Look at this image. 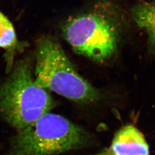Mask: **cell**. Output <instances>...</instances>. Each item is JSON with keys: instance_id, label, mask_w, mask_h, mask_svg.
Here are the masks:
<instances>
[{"instance_id": "5", "label": "cell", "mask_w": 155, "mask_h": 155, "mask_svg": "<svg viewBox=\"0 0 155 155\" xmlns=\"http://www.w3.org/2000/svg\"><path fill=\"white\" fill-rule=\"evenodd\" d=\"M97 155H150V149L143 134L129 125L117 132L109 148Z\"/></svg>"}, {"instance_id": "7", "label": "cell", "mask_w": 155, "mask_h": 155, "mask_svg": "<svg viewBox=\"0 0 155 155\" xmlns=\"http://www.w3.org/2000/svg\"><path fill=\"white\" fill-rule=\"evenodd\" d=\"M153 1H154V2H153V3H154V4H155V0H153Z\"/></svg>"}, {"instance_id": "1", "label": "cell", "mask_w": 155, "mask_h": 155, "mask_svg": "<svg viewBox=\"0 0 155 155\" xmlns=\"http://www.w3.org/2000/svg\"><path fill=\"white\" fill-rule=\"evenodd\" d=\"M54 106L48 91L37 83L28 59L16 62L0 87V114L17 130L32 124Z\"/></svg>"}, {"instance_id": "3", "label": "cell", "mask_w": 155, "mask_h": 155, "mask_svg": "<svg viewBox=\"0 0 155 155\" xmlns=\"http://www.w3.org/2000/svg\"><path fill=\"white\" fill-rule=\"evenodd\" d=\"M89 135L64 117L47 113L17 130L6 155H56L87 145Z\"/></svg>"}, {"instance_id": "2", "label": "cell", "mask_w": 155, "mask_h": 155, "mask_svg": "<svg viewBox=\"0 0 155 155\" xmlns=\"http://www.w3.org/2000/svg\"><path fill=\"white\" fill-rule=\"evenodd\" d=\"M35 58L34 77L43 89L81 104L98 98V91L78 73L55 39L47 36L40 38Z\"/></svg>"}, {"instance_id": "6", "label": "cell", "mask_w": 155, "mask_h": 155, "mask_svg": "<svg viewBox=\"0 0 155 155\" xmlns=\"http://www.w3.org/2000/svg\"><path fill=\"white\" fill-rule=\"evenodd\" d=\"M18 45L19 42L12 22L0 12V47L13 50Z\"/></svg>"}, {"instance_id": "4", "label": "cell", "mask_w": 155, "mask_h": 155, "mask_svg": "<svg viewBox=\"0 0 155 155\" xmlns=\"http://www.w3.org/2000/svg\"><path fill=\"white\" fill-rule=\"evenodd\" d=\"M63 35L77 53L96 61L113 55L117 47V32L113 22L97 13H87L68 19Z\"/></svg>"}]
</instances>
